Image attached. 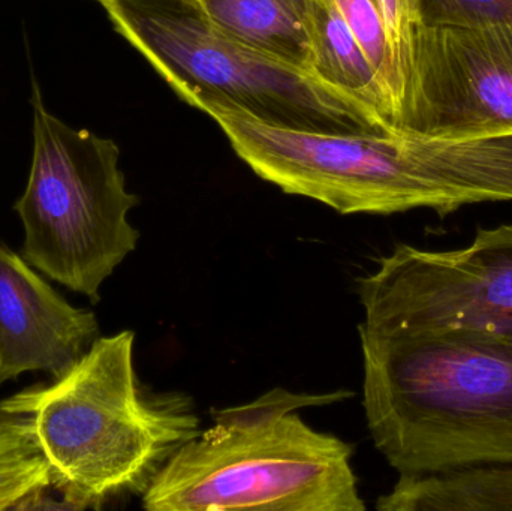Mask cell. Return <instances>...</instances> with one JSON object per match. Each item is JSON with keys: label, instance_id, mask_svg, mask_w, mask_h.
I'll return each instance as SVG.
<instances>
[{"label": "cell", "instance_id": "cell-1", "mask_svg": "<svg viewBox=\"0 0 512 511\" xmlns=\"http://www.w3.org/2000/svg\"><path fill=\"white\" fill-rule=\"evenodd\" d=\"M224 131L256 176L342 215L512 201V135L438 138L412 132L325 134L258 122L216 101L194 105Z\"/></svg>", "mask_w": 512, "mask_h": 511}, {"label": "cell", "instance_id": "cell-2", "mask_svg": "<svg viewBox=\"0 0 512 511\" xmlns=\"http://www.w3.org/2000/svg\"><path fill=\"white\" fill-rule=\"evenodd\" d=\"M364 413L399 476L512 467V341L469 332L381 335L358 326Z\"/></svg>", "mask_w": 512, "mask_h": 511}, {"label": "cell", "instance_id": "cell-3", "mask_svg": "<svg viewBox=\"0 0 512 511\" xmlns=\"http://www.w3.org/2000/svg\"><path fill=\"white\" fill-rule=\"evenodd\" d=\"M135 335L104 336L47 386L0 402L32 422L53 488L69 509L143 495L168 459L200 434L188 396L147 392L134 368Z\"/></svg>", "mask_w": 512, "mask_h": 511}, {"label": "cell", "instance_id": "cell-4", "mask_svg": "<svg viewBox=\"0 0 512 511\" xmlns=\"http://www.w3.org/2000/svg\"><path fill=\"white\" fill-rule=\"evenodd\" d=\"M274 389L215 414L143 494L147 511H364L352 449L316 431L298 410L351 398Z\"/></svg>", "mask_w": 512, "mask_h": 511}, {"label": "cell", "instance_id": "cell-5", "mask_svg": "<svg viewBox=\"0 0 512 511\" xmlns=\"http://www.w3.org/2000/svg\"><path fill=\"white\" fill-rule=\"evenodd\" d=\"M114 29L189 105L216 101L258 122L325 134L397 131L310 72L216 29L197 0H102Z\"/></svg>", "mask_w": 512, "mask_h": 511}, {"label": "cell", "instance_id": "cell-6", "mask_svg": "<svg viewBox=\"0 0 512 511\" xmlns=\"http://www.w3.org/2000/svg\"><path fill=\"white\" fill-rule=\"evenodd\" d=\"M32 108V164L14 204L24 230L23 258L96 303L102 284L137 248L140 233L129 212L138 197L126 189L113 140L51 114L36 83Z\"/></svg>", "mask_w": 512, "mask_h": 511}, {"label": "cell", "instance_id": "cell-7", "mask_svg": "<svg viewBox=\"0 0 512 511\" xmlns=\"http://www.w3.org/2000/svg\"><path fill=\"white\" fill-rule=\"evenodd\" d=\"M363 326L381 335L469 332L512 341V224L448 251L400 243L358 279Z\"/></svg>", "mask_w": 512, "mask_h": 511}, {"label": "cell", "instance_id": "cell-8", "mask_svg": "<svg viewBox=\"0 0 512 511\" xmlns=\"http://www.w3.org/2000/svg\"><path fill=\"white\" fill-rule=\"evenodd\" d=\"M396 128L438 138L512 135V24L421 27Z\"/></svg>", "mask_w": 512, "mask_h": 511}, {"label": "cell", "instance_id": "cell-9", "mask_svg": "<svg viewBox=\"0 0 512 511\" xmlns=\"http://www.w3.org/2000/svg\"><path fill=\"white\" fill-rule=\"evenodd\" d=\"M0 243V384L26 372L59 378L99 338L96 315L69 305Z\"/></svg>", "mask_w": 512, "mask_h": 511}, {"label": "cell", "instance_id": "cell-10", "mask_svg": "<svg viewBox=\"0 0 512 511\" xmlns=\"http://www.w3.org/2000/svg\"><path fill=\"white\" fill-rule=\"evenodd\" d=\"M197 2L210 23L225 35L288 65L310 72L313 0Z\"/></svg>", "mask_w": 512, "mask_h": 511}, {"label": "cell", "instance_id": "cell-11", "mask_svg": "<svg viewBox=\"0 0 512 511\" xmlns=\"http://www.w3.org/2000/svg\"><path fill=\"white\" fill-rule=\"evenodd\" d=\"M379 511H512V467L475 465L445 473L400 476Z\"/></svg>", "mask_w": 512, "mask_h": 511}, {"label": "cell", "instance_id": "cell-12", "mask_svg": "<svg viewBox=\"0 0 512 511\" xmlns=\"http://www.w3.org/2000/svg\"><path fill=\"white\" fill-rule=\"evenodd\" d=\"M310 72L375 111L394 129L393 111L378 74L333 0H313Z\"/></svg>", "mask_w": 512, "mask_h": 511}, {"label": "cell", "instance_id": "cell-13", "mask_svg": "<svg viewBox=\"0 0 512 511\" xmlns=\"http://www.w3.org/2000/svg\"><path fill=\"white\" fill-rule=\"evenodd\" d=\"M53 488L32 422L0 408V510L36 509Z\"/></svg>", "mask_w": 512, "mask_h": 511}, {"label": "cell", "instance_id": "cell-14", "mask_svg": "<svg viewBox=\"0 0 512 511\" xmlns=\"http://www.w3.org/2000/svg\"><path fill=\"white\" fill-rule=\"evenodd\" d=\"M333 3L375 68L385 95L390 101L396 126L400 105V81L394 66L387 24L378 0H333Z\"/></svg>", "mask_w": 512, "mask_h": 511}, {"label": "cell", "instance_id": "cell-15", "mask_svg": "<svg viewBox=\"0 0 512 511\" xmlns=\"http://www.w3.org/2000/svg\"><path fill=\"white\" fill-rule=\"evenodd\" d=\"M421 27L512 24V0H417Z\"/></svg>", "mask_w": 512, "mask_h": 511}, {"label": "cell", "instance_id": "cell-16", "mask_svg": "<svg viewBox=\"0 0 512 511\" xmlns=\"http://www.w3.org/2000/svg\"><path fill=\"white\" fill-rule=\"evenodd\" d=\"M378 3L387 24L394 66L399 75L400 102H402L409 62H411L412 44L418 30L421 29L417 0H378Z\"/></svg>", "mask_w": 512, "mask_h": 511}, {"label": "cell", "instance_id": "cell-17", "mask_svg": "<svg viewBox=\"0 0 512 511\" xmlns=\"http://www.w3.org/2000/svg\"><path fill=\"white\" fill-rule=\"evenodd\" d=\"M98 2H99V3H101V2H102V0H98Z\"/></svg>", "mask_w": 512, "mask_h": 511}]
</instances>
